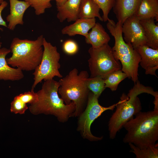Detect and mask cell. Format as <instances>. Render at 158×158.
<instances>
[{
  "label": "cell",
  "instance_id": "obj_1",
  "mask_svg": "<svg viewBox=\"0 0 158 158\" xmlns=\"http://www.w3.org/2000/svg\"><path fill=\"white\" fill-rule=\"evenodd\" d=\"M59 86V82L53 79L44 81L41 89L37 92V101L29 107L30 112L35 115H52L60 122L67 121L75 111V105L73 102L69 104L64 103L58 95Z\"/></svg>",
  "mask_w": 158,
  "mask_h": 158
},
{
  "label": "cell",
  "instance_id": "obj_2",
  "mask_svg": "<svg viewBox=\"0 0 158 158\" xmlns=\"http://www.w3.org/2000/svg\"><path fill=\"white\" fill-rule=\"evenodd\" d=\"M135 116L123 126L127 131L123 142L141 149L154 145L158 140V110L140 111Z\"/></svg>",
  "mask_w": 158,
  "mask_h": 158
},
{
  "label": "cell",
  "instance_id": "obj_3",
  "mask_svg": "<svg viewBox=\"0 0 158 158\" xmlns=\"http://www.w3.org/2000/svg\"><path fill=\"white\" fill-rule=\"evenodd\" d=\"M143 93L150 94L154 98L158 97L157 91H154L150 87L144 85L138 80L129 90L127 95L124 93L122 94L116 107V110L108 122L110 139H114L124 125L141 111V103L138 96Z\"/></svg>",
  "mask_w": 158,
  "mask_h": 158
},
{
  "label": "cell",
  "instance_id": "obj_4",
  "mask_svg": "<svg viewBox=\"0 0 158 158\" xmlns=\"http://www.w3.org/2000/svg\"><path fill=\"white\" fill-rule=\"evenodd\" d=\"M44 38L42 35L34 40L14 38L10 48L12 55L6 59L8 64L22 71L34 70L42 60Z\"/></svg>",
  "mask_w": 158,
  "mask_h": 158
},
{
  "label": "cell",
  "instance_id": "obj_5",
  "mask_svg": "<svg viewBox=\"0 0 158 158\" xmlns=\"http://www.w3.org/2000/svg\"><path fill=\"white\" fill-rule=\"evenodd\" d=\"M107 21V28L115 40L112 48L114 55L120 62L121 71L135 84L138 80L140 56L136 49L124 40L122 31L123 24L118 22L116 23L109 18Z\"/></svg>",
  "mask_w": 158,
  "mask_h": 158
},
{
  "label": "cell",
  "instance_id": "obj_6",
  "mask_svg": "<svg viewBox=\"0 0 158 158\" xmlns=\"http://www.w3.org/2000/svg\"><path fill=\"white\" fill-rule=\"evenodd\" d=\"M88 77L87 71H82L78 73L77 69L74 68L59 81L58 92L64 102L69 104L73 102L75 104V109L72 117L78 116L87 103L90 92L86 83Z\"/></svg>",
  "mask_w": 158,
  "mask_h": 158
},
{
  "label": "cell",
  "instance_id": "obj_7",
  "mask_svg": "<svg viewBox=\"0 0 158 158\" xmlns=\"http://www.w3.org/2000/svg\"><path fill=\"white\" fill-rule=\"evenodd\" d=\"M88 60L90 77L100 76L105 79L110 74L121 69L120 61L114 57L108 44L98 48L90 47Z\"/></svg>",
  "mask_w": 158,
  "mask_h": 158
},
{
  "label": "cell",
  "instance_id": "obj_8",
  "mask_svg": "<svg viewBox=\"0 0 158 158\" xmlns=\"http://www.w3.org/2000/svg\"><path fill=\"white\" fill-rule=\"evenodd\" d=\"M43 46V51L40 64L33 73L34 81L31 90L34 91L37 85L42 80L53 79L55 77H63L59 71L61 65L59 62L60 54L56 46L48 42L44 37Z\"/></svg>",
  "mask_w": 158,
  "mask_h": 158
},
{
  "label": "cell",
  "instance_id": "obj_9",
  "mask_svg": "<svg viewBox=\"0 0 158 158\" xmlns=\"http://www.w3.org/2000/svg\"><path fill=\"white\" fill-rule=\"evenodd\" d=\"M99 97L90 91L85 110L78 116L77 130L83 138L91 141H98L103 139V136L98 137L92 134L90 130L91 124L94 121L105 111L113 110L119 103L108 107L102 106L99 103Z\"/></svg>",
  "mask_w": 158,
  "mask_h": 158
},
{
  "label": "cell",
  "instance_id": "obj_10",
  "mask_svg": "<svg viewBox=\"0 0 158 158\" xmlns=\"http://www.w3.org/2000/svg\"><path fill=\"white\" fill-rule=\"evenodd\" d=\"M123 38L127 43L135 49L146 45V40L140 20L134 14L127 18L122 25Z\"/></svg>",
  "mask_w": 158,
  "mask_h": 158
},
{
  "label": "cell",
  "instance_id": "obj_11",
  "mask_svg": "<svg viewBox=\"0 0 158 158\" xmlns=\"http://www.w3.org/2000/svg\"><path fill=\"white\" fill-rule=\"evenodd\" d=\"M136 49L140 57V64L145 70V74L157 77L156 71L158 69V49L143 45Z\"/></svg>",
  "mask_w": 158,
  "mask_h": 158
},
{
  "label": "cell",
  "instance_id": "obj_12",
  "mask_svg": "<svg viewBox=\"0 0 158 158\" xmlns=\"http://www.w3.org/2000/svg\"><path fill=\"white\" fill-rule=\"evenodd\" d=\"M10 52V49L5 47L0 49V80L18 81L24 77L22 70L12 67L8 64L6 56Z\"/></svg>",
  "mask_w": 158,
  "mask_h": 158
},
{
  "label": "cell",
  "instance_id": "obj_13",
  "mask_svg": "<svg viewBox=\"0 0 158 158\" xmlns=\"http://www.w3.org/2000/svg\"><path fill=\"white\" fill-rule=\"evenodd\" d=\"M10 4V13L6 17L8 22L7 28L13 30L18 24L23 25V16L26 10L30 6L25 1L18 0H9Z\"/></svg>",
  "mask_w": 158,
  "mask_h": 158
},
{
  "label": "cell",
  "instance_id": "obj_14",
  "mask_svg": "<svg viewBox=\"0 0 158 158\" xmlns=\"http://www.w3.org/2000/svg\"><path fill=\"white\" fill-rule=\"evenodd\" d=\"M141 0H115L113 8L118 22L123 24L129 17L135 14Z\"/></svg>",
  "mask_w": 158,
  "mask_h": 158
},
{
  "label": "cell",
  "instance_id": "obj_15",
  "mask_svg": "<svg viewBox=\"0 0 158 158\" xmlns=\"http://www.w3.org/2000/svg\"><path fill=\"white\" fill-rule=\"evenodd\" d=\"M82 0H67L62 6L56 7L57 18L60 22L66 20L75 21L78 19L80 7Z\"/></svg>",
  "mask_w": 158,
  "mask_h": 158
},
{
  "label": "cell",
  "instance_id": "obj_16",
  "mask_svg": "<svg viewBox=\"0 0 158 158\" xmlns=\"http://www.w3.org/2000/svg\"><path fill=\"white\" fill-rule=\"evenodd\" d=\"M96 21L95 18H78L73 23L63 28L61 30V33L70 36L79 35L85 37L89 30L95 25Z\"/></svg>",
  "mask_w": 158,
  "mask_h": 158
},
{
  "label": "cell",
  "instance_id": "obj_17",
  "mask_svg": "<svg viewBox=\"0 0 158 158\" xmlns=\"http://www.w3.org/2000/svg\"><path fill=\"white\" fill-rule=\"evenodd\" d=\"M110 37L102 25L96 23L85 37L86 42L93 48H98L108 44Z\"/></svg>",
  "mask_w": 158,
  "mask_h": 158
},
{
  "label": "cell",
  "instance_id": "obj_18",
  "mask_svg": "<svg viewBox=\"0 0 158 158\" xmlns=\"http://www.w3.org/2000/svg\"><path fill=\"white\" fill-rule=\"evenodd\" d=\"M140 20L151 19L158 20V0H141L135 13Z\"/></svg>",
  "mask_w": 158,
  "mask_h": 158
},
{
  "label": "cell",
  "instance_id": "obj_19",
  "mask_svg": "<svg viewBox=\"0 0 158 158\" xmlns=\"http://www.w3.org/2000/svg\"><path fill=\"white\" fill-rule=\"evenodd\" d=\"M146 40V45L155 49H158V25L154 19L140 20Z\"/></svg>",
  "mask_w": 158,
  "mask_h": 158
},
{
  "label": "cell",
  "instance_id": "obj_20",
  "mask_svg": "<svg viewBox=\"0 0 158 158\" xmlns=\"http://www.w3.org/2000/svg\"><path fill=\"white\" fill-rule=\"evenodd\" d=\"M100 7L94 0H82L80 7L78 18L90 19L98 18L103 19L99 13Z\"/></svg>",
  "mask_w": 158,
  "mask_h": 158
},
{
  "label": "cell",
  "instance_id": "obj_21",
  "mask_svg": "<svg viewBox=\"0 0 158 158\" xmlns=\"http://www.w3.org/2000/svg\"><path fill=\"white\" fill-rule=\"evenodd\" d=\"M128 144L131 149L130 152L133 153L136 158H158V143L144 149L139 148L131 143Z\"/></svg>",
  "mask_w": 158,
  "mask_h": 158
},
{
  "label": "cell",
  "instance_id": "obj_22",
  "mask_svg": "<svg viewBox=\"0 0 158 158\" xmlns=\"http://www.w3.org/2000/svg\"><path fill=\"white\" fill-rule=\"evenodd\" d=\"M127 77L126 74L121 70L113 72L104 79L105 87L109 88L112 91H115L119 83Z\"/></svg>",
  "mask_w": 158,
  "mask_h": 158
},
{
  "label": "cell",
  "instance_id": "obj_23",
  "mask_svg": "<svg viewBox=\"0 0 158 158\" xmlns=\"http://www.w3.org/2000/svg\"><path fill=\"white\" fill-rule=\"evenodd\" d=\"M86 83L90 91L99 97L106 88L104 80L100 76L88 77L87 79Z\"/></svg>",
  "mask_w": 158,
  "mask_h": 158
},
{
  "label": "cell",
  "instance_id": "obj_24",
  "mask_svg": "<svg viewBox=\"0 0 158 158\" xmlns=\"http://www.w3.org/2000/svg\"><path fill=\"white\" fill-rule=\"evenodd\" d=\"M51 0H25L35 10V14L40 15L44 13L46 9L51 8Z\"/></svg>",
  "mask_w": 158,
  "mask_h": 158
},
{
  "label": "cell",
  "instance_id": "obj_25",
  "mask_svg": "<svg viewBox=\"0 0 158 158\" xmlns=\"http://www.w3.org/2000/svg\"><path fill=\"white\" fill-rule=\"evenodd\" d=\"M98 5L103 12V21H107L109 18V14L113 8L115 0H94Z\"/></svg>",
  "mask_w": 158,
  "mask_h": 158
},
{
  "label": "cell",
  "instance_id": "obj_26",
  "mask_svg": "<svg viewBox=\"0 0 158 158\" xmlns=\"http://www.w3.org/2000/svg\"><path fill=\"white\" fill-rule=\"evenodd\" d=\"M28 108L27 104L20 100L17 96L14 97L11 103L10 111L15 114H24Z\"/></svg>",
  "mask_w": 158,
  "mask_h": 158
},
{
  "label": "cell",
  "instance_id": "obj_27",
  "mask_svg": "<svg viewBox=\"0 0 158 158\" xmlns=\"http://www.w3.org/2000/svg\"><path fill=\"white\" fill-rule=\"evenodd\" d=\"M62 49L63 51L66 54L73 55L78 52L79 47L76 41L72 39H68L64 42Z\"/></svg>",
  "mask_w": 158,
  "mask_h": 158
},
{
  "label": "cell",
  "instance_id": "obj_28",
  "mask_svg": "<svg viewBox=\"0 0 158 158\" xmlns=\"http://www.w3.org/2000/svg\"><path fill=\"white\" fill-rule=\"evenodd\" d=\"M18 97L25 103L30 104L34 103L38 99L37 95L34 91L25 92L17 95Z\"/></svg>",
  "mask_w": 158,
  "mask_h": 158
},
{
  "label": "cell",
  "instance_id": "obj_29",
  "mask_svg": "<svg viewBox=\"0 0 158 158\" xmlns=\"http://www.w3.org/2000/svg\"><path fill=\"white\" fill-rule=\"evenodd\" d=\"M7 3L5 1H4L0 4V25L7 28L8 27L7 25L6 22L2 18L1 13L3 10L7 6ZM0 30L2 31L3 29L0 28Z\"/></svg>",
  "mask_w": 158,
  "mask_h": 158
},
{
  "label": "cell",
  "instance_id": "obj_30",
  "mask_svg": "<svg viewBox=\"0 0 158 158\" xmlns=\"http://www.w3.org/2000/svg\"><path fill=\"white\" fill-rule=\"evenodd\" d=\"M53 0H51V1ZM56 1V7L63 5L67 0H54Z\"/></svg>",
  "mask_w": 158,
  "mask_h": 158
},
{
  "label": "cell",
  "instance_id": "obj_31",
  "mask_svg": "<svg viewBox=\"0 0 158 158\" xmlns=\"http://www.w3.org/2000/svg\"><path fill=\"white\" fill-rule=\"evenodd\" d=\"M0 38H1V37L0 36ZM2 44V43L0 42V49L1 48Z\"/></svg>",
  "mask_w": 158,
  "mask_h": 158
},
{
  "label": "cell",
  "instance_id": "obj_32",
  "mask_svg": "<svg viewBox=\"0 0 158 158\" xmlns=\"http://www.w3.org/2000/svg\"><path fill=\"white\" fill-rule=\"evenodd\" d=\"M4 1V0H0V4H1Z\"/></svg>",
  "mask_w": 158,
  "mask_h": 158
}]
</instances>
